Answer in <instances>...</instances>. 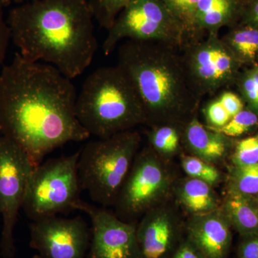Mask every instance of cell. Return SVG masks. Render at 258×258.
<instances>
[{"label": "cell", "mask_w": 258, "mask_h": 258, "mask_svg": "<svg viewBox=\"0 0 258 258\" xmlns=\"http://www.w3.org/2000/svg\"><path fill=\"white\" fill-rule=\"evenodd\" d=\"M1 222H2V221H1V218H0V225H1Z\"/></svg>", "instance_id": "35"}, {"label": "cell", "mask_w": 258, "mask_h": 258, "mask_svg": "<svg viewBox=\"0 0 258 258\" xmlns=\"http://www.w3.org/2000/svg\"><path fill=\"white\" fill-rule=\"evenodd\" d=\"M213 186L188 176L174 183L176 201L191 216L209 213L221 208L220 199Z\"/></svg>", "instance_id": "17"}, {"label": "cell", "mask_w": 258, "mask_h": 258, "mask_svg": "<svg viewBox=\"0 0 258 258\" xmlns=\"http://www.w3.org/2000/svg\"><path fill=\"white\" fill-rule=\"evenodd\" d=\"M80 154L49 159L34 168L23 205L32 221L75 210L82 191L78 173Z\"/></svg>", "instance_id": "6"}, {"label": "cell", "mask_w": 258, "mask_h": 258, "mask_svg": "<svg viewBox=\"0 0 258 258\" xmlns=\"http://www.w3.org/2000/svg\"><path fill=\"white\" fill-rule=\"evenodd\" d=\"M221 208L242 237L258 235V199L228 189Z\"/></svg>", "instance_id": "18"}, {"label": "cell", "mask_w": 258, "mask_h": 258, "mask_svg": "<svg viewBox=\"0 0 258 258\" xmlns=\"http://www.w3.org/2000/svg\"><path fill=\"white\" fill-rule=\"evenodd\" d=\"M35 166L14 141L0 137V216L3 222L0 254L14 258L17 249L14 230L23 208L29 180Z\"/></svg>", "instance_id": "10"}, {"label": "cell", "mask_w": 258, "mask_h": 258, "mask_svg": "<svg viewBox=\"0 0 258 258\" xmlns=\"http://www.w3.org/2000/svg\"><path fill=\"white\" fill-rule=\"evenodd\" d=\"M75 210L88 215L92 224L87 258H141L137 222L123 221L106 208L82 200L76 203Z\"/></svg>", "instance_id": "12"}, {"label": "cell", "mask_w": 258, "mask_h": 258, "mask_svg": "<svg viewBox=\"0 0 258 258\" xmlns=\"http://www.w3.org/2000/svg\"><path fill=\"white\" fill-rule=\"evenodd\" d=\"M202 108L206 126L217 129L225 126L245 107L238 93L225 88L212 95Z\"/></svg>", "instance_id": "19"}, {"label": "cell", "mask_w": 258, "mask_h": 258, "mask_svg": "<svg viewBox=\"0 0 258 258\" xmlns=\"http://www.w3.org/2000/svg\"><path fill=\"white\" fill-rule=\"evenodd\" d=\"M181 163L183 170L189 177L201 180L212 186L221 181V173L214 164L200 158L192 155L182 156Z\"/></svg>", "instance_id": "26"}, {"label": "cell", "mask_w": 258, "mask_h": 258, "mask_svg": "<svg viewBox=\"0 0 258 258\" xmlns=\"http://www.w3.org/2000/svg\"><path fill=\"white\" fill-rule=\"evenodd\" d=\"M88 0H32L8 15L11 38L24 58L50 64L73 80L98 50Z\"/></svg>", "instance_id": "2"}, {"label": "cell", "mask_w": 258, "mask_h": 258, "mask_svg": "<svg viewBox=\"0 0 258 258\" xmlns=\"http://www.w3.org/2000/svg\"><path fill=\"white\" fill-rule=\"evenodd\" d=\"M180 52L190 84L202 99L235 85L242 67L219 34L187 42Z\"/></svg>", "instance_id": "9"}, {"label": "cell", "mask_w": 258, "mask_h": 258, "mask_svg": "<svg viewBox=\"0 0 258 258\" xmlns=\"http://www.w3.org/2000/svg\"><path fill=\"white\" fill-rule=\"evenodd\" d=\"M23 0H0V3L4 7L8 6L11 4L12 3H20Z\"/></svg>", "instance_id": "33"}, {"label": "cell", "mask_w": 258, "mask_h": 258, "mask_svg": "<svg viewBox=\"0 0 258 258\" xmlns=\"http://www.w3.org/2000/svg\"><path fill=\"white\" fill-rule=\"evenodd\" d=\"M142 137L129 130L88 142L78 162L81 189L103 208L113 207L139 152Z\"/></svg>", "instance_id": "5"}, {"label": "cell", "mask_w": 258, "mask_h": 258, "mask_svg": "<svg viewBox=\"0 0 258 258\" xmlns=\"http://www.w3.org/2000/svg\"><path fill=\"white\" fill-rule=\"evenodd\" d=\"M229 189L258 199V163L234 166L229 177Z\"/></svg>", "instance_id": "23"}, {"label": "cell", "mask_w": 258, "mask_h": 258, "mask_svg": "<svg viewBox=\"0 0 258 258\" xmlns=\"http://www.w3.org/2000/svg\"><path fill=\"white\" fill-rule=\"evenodd\" d=\"M235 139L208 128L195 115L183 127L182 146L190 155L215 164L227 157Z\"/></svg>", "instance_id": "15"}, {"label": "cell", "mask_w": 258, "mask_h": 258, "mask_svg": "<svg viewBox=\"0 0 258 258\" xmlns=\"http://www.w3.org/2000/svg\"><path fill=\"white\" fill-rule=\"evenodd\" d=\"M95 20L108 30L118 15L135 0H88Z\"/></svg>", "instance_id": "25"}, {"label": "cell", "mask_w": 258, "mask_h": 258, "mask_svg": "<svg viewBox=\"0 0 258 258\" xmlns=\"http://www.w3.org/2000/svg\"><path fill=\"white\" fill-rule=\"evenodd\" d=\"M242 8V0H200L195 16L198 40L238 23Z\"/></svg>", "instance_id": "16"}, {"label": "cell", "mask_w": 258, "mask_h": 258, "mask_svg": "<svg viewBox=\"0 0 258 258\" xmlns=\"http://www.w3.org/2000/svg\"><path fill=\"white\" fill-rule=\"evenodd\" d=\"M165 160L150 147L139 150L113 208L120 220L137 222L148 211L161 205L174 186Z\"/></svg>", "instance_id": "7"}, {"label": "cell", "mask_w": 258, "mask_h": 258, "mask_svg": "<svg viewBox=\"0 0 258 258\" xmlns=\"http://www.w3.org/2000/svg\"><path fill=\"white\" fill-rule=\"evenodd\" d=\"M241 66H252L258 60V30L238 23L222 37Z\"/></svg>", "instance_id": "20"}, {"label": "cell", "mask_w": 258, "mask_h": 258, "mask_svg": "<svg viewBox=\"0 0 258 258\" xmlns=\"http://www.w3.org/2000/svg\"><path fill=\"white\" fill-rule=\"evenodd\" d=\"M77 96L72 80L59 70L16 52L0 74V134L40 165L57 148L91 137L76 117Z\"/></svg>", "instance_id": "1"}, {"label": "cell", "mask_w": 258, "mask_h": 258, "mask_svg": "<svg viewBox=\"0 0 258 258\" xmlns=\"http://www.w3.org/2000/svg\"><path fill=\"white\" fill-rule=\"evenodd\" d=\"M232 159L234 166L252 165L258 163V134L235 141Z\"/></svg>", "instance_id": "28"}, {"label": "cell", "mask_w": 258, "mask_h": 258, "mask_svg": "<svg viewBox=\"0 0 258 258\" xmlns=\"http://www.w3.org/2000/svg\"><path fill=\"white\" fill-rule=\"evenodd\" d=\"M239 23L250 25L258 30V0H242Z\"/></svg>", "instance_id": "29"}, {"label": "cell", "mask_w": 258, "mask_h": 258, "mask_svg": "<svg viewBox=\"0 0 258 258\" xmlns=\"http://www.w3.org/2000/svg\"><path fill=\"white\" fill-rule=\"evenodd\" d=\"M181 231L179 215L172 208L161 204L148 211L137 225L141 258L171 257Z\"/></svg>", "instance_id": "13"}, {"label": "cell", "mask_w": 258, "mask_h": 258, "mask_svg": "<svg viewBox=\"0 0 258 258\" xmlns=\"http://www.w3.org/2000/svg\"><path fill=\"white\" fill-rule=\"evenodd\" d=\"M122 40L163 42L179 50L186 42L181 25L161 0H135L122 10L102 45L105 55Z\"/></svg>", "instance_id": "8"}, {"label": "cell", "mask_w": 258, "mask_h": 258, "mask_svg": "<svg viewBox=\"0 0 258 258\" xmlns=\"http://www.w3.org/2000/svg\"><path fill=\"white\" fill-rule=\"evenodd\" d=\"M180 123H165L151 127L147 132L149 146L159 157L169 160L181 152L183 127Z\"/></svg>", "instance_id": "21"}, {"label": "cell", "mask_w": 258, "mask_h": 258, "mask_svg": "<svg viewBox=\"0 0 258 258\" xmlns=\"http://www.w3.org/2000/svg\"><path fill=\"white\" fill-rule=\"evenodd\" d=\"M171 258H205L200 250L186 238L181 242Z\"/></svg>", "instance_id": "32"}, {"label": "cell", "mask_w": 258, "mask_h": 258, "mask_svg": "<svg viewBox=\"0 0 258 258\" xmlns=\"http://www.w3.org/2000/svg\"><path fill=\"white\" fill-rule=\"evenodd\" d=\"M184 30L186 42L197 41L195 16L200 0H161Z\"/></svg>", "instance_id": "22"}, {"label": "cell", "mask_w": 258, "mask_h": 258, "mask_svg": "<svg viewBox=\"0 0 258 258\" xmlns=\"http://www.w3.org/2000/svg\"><path fill=\"white\" fill-rule=\"evenodd\" d=\"M239 258H258V235L242 237L238 247Z\"/></svg>", "instance_id": "31"}, {"label": "cell", "mask_w": 258, "mask_h": 258, "mask_svg": "<svg viewBox=\"0 0 258 258\" xmlns=\"http://www.w3.org/2000/svg\"><path fill=\"white\" fill-rule=\"evenodd\" d=\"M235 86L245 107L258 113V62L240 72Z\"/></svg>", "instance_id": "24"}, {"label": "cell", "mask_w": 258, "mask_h": 258, "mask_svg": "<svg viewBox=\"0 0 258 258\" xmlns=\"http://www.w3.org/2000/svg\"><path fill=\"white\" fill-rule=\"evenodd\" d=\"M32 258H41L40 257V256L38 255V254H35V255L32 257Z\"/></svg>", "instance_id": "34"}, {"label": "cell", "mask_w": 258, "mask_h": 258, "mask_svg": "<svg viewBox=\"0 0 258 258\" xmlns=\"http://www.w3.org/2000/svg\"><path fill=\"white\" fill-rule=\"evenodd\" d=\"M4 8L0 3V66L4 62L10 40H12L9 25L5 19Z\"/></svg>", "instance_id": "30"}, {"label": "cell", "mask_w": 258, "mask_h": 258, "mask_svg": "<svg viewBox=\"0 0 258 258\" xmlns=\"http://www.w3.org/2000/svg\"><path fill=\"white\" fill-rule=\"evenodd\" d=\"M258 127V113L244 107L227 123L220 128L212 129L232 139L253 132Z\"/></svg>", "instance_id": "27"}, {"label": "cell", "mask_w": 258, "mask_h": 258, "mask_svg": "<svg viewBox=\"0 0 258 258\" xmlns=\"http://www.w3.org/2000/svg\"><path fill=\"white\" fill-rule=\"evenodd\" d=\"M186 228L187 238L204 257H227L232 244V226L222 208L191 216Z\"/></svg>", "instance_id": "14"}, {"label": "cell", "mask_w": 258, "mask_h": 258, "mask_svg": "<svg viewBox=\"0 0 258 258\" xmlns=\"http://www.w3.org/2000/svg\"><path fill=\"white\" fill-rule=\"evenodd\" d=\"M30 246L41 258H86L91 231L82 217L57 215L32 221Z\"/></svg>", "instance_id": "11"}, {"label": "cell", "mask_w": 258, "mask_h": 258, "mask_svg": "<svg viewBox=\"0 0 258 258\" xmlns=\"http://www.w3.org/2000/svg\"><path fill=\"white\" fill-rule=\"evenodd\" d=\"M76 115L90 136L98 139L145 124L137 91L117 64L100 68L86 78L76 99Z\"/></svg>", "instance_id": "4"}, {"label": "cell", "mask_w": 258, "mask_h": 258, "mask_svg": "<svg viewBox=\"0 0 258 258\" xmlns=\"http://www.w3.org/2000/svg\"><path fill=\"white\" fill-rule=\"evenodd\" d=\"M133 84L149 128L185 124L197 115L202 98L194 91L181 52L168 44L125 40L118 64Z\"/></svg>", "instance_id": "3"}]
</instances>
